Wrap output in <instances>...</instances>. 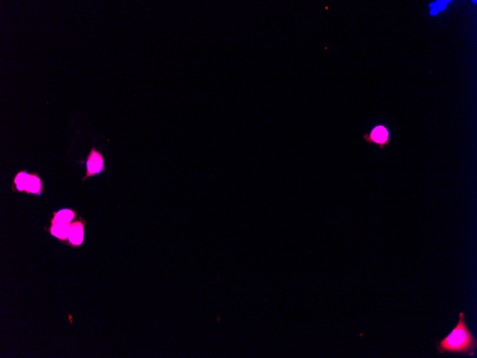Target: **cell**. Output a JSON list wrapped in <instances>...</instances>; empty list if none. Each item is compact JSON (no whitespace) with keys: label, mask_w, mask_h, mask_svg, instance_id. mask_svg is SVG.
Segmentation results:
<instances>
[{"label":"cell","mask_w":477,"mask_h":358,"mask_svg":"<svg viewBox=\"0 0 477 358\" xmlns=\"http://www.w3.org/2000/svg\"><path fill=\"white\" fill-rule=\"evenodd\" d=\"M476 347V338L466 323L464 313H459L458 323L450 333L436 343L437 351L440 354L453 353L469 357H475Z\"/></svg>","instance_id":"1"},{"label":"cell","mask_w":477,"mask_h":358,"mask_svg":"<svg viewBox=\"0 0 477 358\" xmlns=\"http://www.w3.org/2000/svg\"><path fill=\"white\" fill-rule=\"evenodd\" d=\"M365 141L369 144H375L379 145V149L382 150L385 147L388 146L391 142L390 132L385 126L377 125L371 129V132L364 135Z\"/></svg>","instance_id":"2"},{"label":"cell","mask_w":477,"mask_h":358,"mask_svg":"<svg viewBox=\"0 0 477 358\" xmlns=\"http://www.w3.org/2000/svg\"><path fill=\"white\" fill-rule=\"evenodd\" d=\"M105 169L103 155L97 151L95 148L91 149L86 159V174L83 181L88 177L100 174Z\"/></svg>","instance_id":"3"},{"label":"cell","mask_w":477,"mask_h":358,"mask_svg":"<svg viewBox=\"0 0 477 358\" xmlns=\"http://www.w3.org/2000/svg\"><path fill=\"white\" fill-rule=\"evenodd\" d=\"M84 225L80 221L74 222L70 225V233H69V242L73 246H80L84 241Z\"/></svg>","instance_id":"4"},{"label":"cell","mask_w":477,"mask_h":358,"mask_svg":"<svg viewBox=\"0 0 477 358\" xmlns=\"http://www.w3.org/2000/svg\"><path fill=\"white\" fill-rule=\"evenodd\" d=\"M71 224L65 223H57L52 224L50 229V233L52 236L56 237L61 240H65L68 238Z\"/></svg>","instance_id":"5"},{"label":"cell","mask_w":477,"mask_h":358,"mask_svg":"<svg viewBox=\"0 0 477 358\" xmlns=\"http://www.w3.org/2000/svg\"><path fill=\"white\" fill-rule=\"evenodd\" d=\"M43 190V183L38 174H31L27 183L26 191L27 193L39 195Z\"/></svg>","instance_id":"6"},{"label":"cell","mask_w":477,"mask_h":358,"mask_svg":"<svg viewBox=\"0 0 477 358\" xmlns=\"http://www.w3.org/2000/svg\"><path fill=\"white\" fill-rule=\"evenodd\" d=\"M75 217V212L73 210L64 209L59 211L57 213H54V218L52 220V225L57 223H70L74 220Z\"/></svg>","instance_id":"7"},{"label":"cell","mask_w":477,"mask_h":358,"mask_svg":"<svg viewBox=\"0 0 477 358\" xmlns=\"http://www.w3.org/2000/svg\"><path fill=\"white\" fill-rule=\"evenodd\" d=\"M30 176V174L25 171L18 172L14 180V185L16 187V190H18L19 192L26 191Z\"/></svg>","instance_id":"8"}]
</instances>
